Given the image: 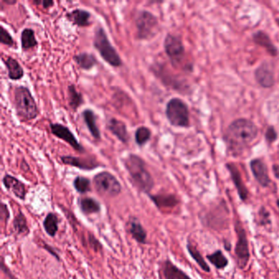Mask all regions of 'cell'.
I'll return each instance as SVG.
<instances>
[{"instance_id": "1", "label": "cell", "mask_w": 279, "mask_h": 279, "mask_svg": "<svg viewBox=\"0 0 279 279\" xmlns=\"http://www.w3.org/2000/svg\"><path fill=\"white\" fill-rule=\"evenodd\" d=\"M256 123L247 118H238L230 123L223 135L227 154L240 157L258 137Z\"/></svg>"}, {"instance_id": "2", "label": "cell", "mask_w": 279, "mask_h": 279, "mask_svg": "<svg viewBox=\"0 0 279 279\" xmlns=\"http://www.w3.org/2000/svg\"><path fill=\"white\" fill-rule=\"evenodd\" d=\"M124 165L134 187L149 195L154 187L155 182L143 158L136 154H129L125 159Z\"/></svg>"}, {"instance_id": "3", "label": "cell", "mask_w": 279, "mask_h": 279, "mask_svg": "<svg viewBox=\"0 0 279 279\" xmlns=\"http://www.w3.org/2000/svg\"><path fill=\"white\" fill-rule=\"evenodd\" d=\"M14 106L22 120H34L39 115L37 103L30 90L25 86H18L14 90Z\"/></svg>"}, {"instance_id": "4", "label": "cell", "mask_w": 279, "mask_h": 279, "mask_svg": "<svg viewBox=\"0 0 279 279\" xmlns=\"http://www.w3.org/2000/svg\"><path fill=\"white\" fill-rule=\"evenodd\" d=\"M93 46L99 53L101 58L113 67H120L123 63L116 49L112 46L106 33L101 26L96 28L93 37Z\"/></svg>"}, {"instance_id": "5", "label": "cell", "mask_w": 279, "mask_h": 279, "mask_svg": "<svg viewBox=\"0 0 279 279\" xmlns=\"http://www.w3.org/2000/svg\"><path fill=\"white\" fill-rule=\"evenodd\" d=\"M166 115L171 125L179 128L190 126L189 109L187 103L178 97H173L167 102Z\"/></svg>"}, {"instance_id": "6", "label": "cell", "mask_w": 279, "mask_h": 279, "mask_svg": "<svg viewBox=\"0 0 279 279\" xmlns=\"http://www.w3.org/2000/svg\"><path fill=\"white\" fill-rule=\"evenodd\" d=\"M93 183L95 190L101 196L115 197L122 191V187L119 180L107 171L97 174L93 177Z\"/></svg>"}, {"instance_id": "7", "label": "cell", "mask_w": 279, "mask_h": 279, "mask_svg": "<svg viewBox=\"0 0 279 279\" xmlns=\"http://www.w3.org/2000/svg\"><path fill=\"white\" fill-rule=\"evenodd\" d=\"M135 26L137 38L140 40H148L152 39L157 34L158 19L152 12L142 10L137 13Z\"/></svg>"}, {"instance_id": "8", "label": "cell", "mask_w": 279, "mask_h": 279, "mask_svg": "<svg viewBox=\"0 0 279 279\" xmlns=\"http://www.w3.org/2000/svg\"><path fill=\"white\" fill-rule=\"evenodd\" d=\"M235 231L238 236V240L234 249L236 261L238 267L241 270H243L247 267L251 255H250L249 242L247 238V232L242 226L240 220L238 219L235 221Z\"/></svg>"}, {"instance_id": "9", "label": "cell", "mask_w": 279, "mask_h": 279, "mask_svg": "<svg viewBox=\"0 0 279 279\" xmlns=\"http://www.w3.org/2000/svg\"><path fill=\"white\" fill-rule=\"evenodd\" d=\"M164 49L166 55L174 67H179L185 60L186 51L181 38L173 34H168L164 40Z\"/></svg>"}, {"instance_id": "10", "label": "cell", "mask_w": 279, "mask_h": 279, "mask_svg": "<svg viewBox=\"0 0 279 279\" xmlns=\"http://www.w3.org/2000/svg\"><path fill=\"white\" fill-rule=\"evenodd\" d=\"M49 127H50L51 133L54 136L68 143L77 152H85V148H84L83 146L81 145L80 142L77 140L74 134L72 133V130L68 127L65 126V125L59 124V123H52Z\"/></svg>"}, {"instance_id": "11", "label": "cell", "mask_w": 279, "mask_h": 279, "mask_svg": "<svg viewBox=\"0 0 279 279\" xmlns=\"http://www.w3.org/2000/svg\"><path fill=\"white\" fill-rule=\"evenodd\" d=\"M255 79L259 86L265 89L272 88L275 85L274 67L269 62H264L255 71Z\"/></svg>"}, {"instance_id": "12", "label": "cell", "mask_w": 279, "mask_h": 279, "mask_svg": "<svg viewBox=\"0 0 279 279\" xmlns=\"http://www.w3.org/2000/svg\"><path fill=\"white\" fill-rule=\"evenodd\" d=\"M250 168L252 171L254 178L261 187H267L271 185L272 180L269 175L267 165L263 160L255 158L250 162Z\"/></svg>"}, {"instance_id": "13", "label": "cell", "mask_w": 279, "mask_h": 279, "mask_svg": "<svg viewBox=\"0 0 279 279\" xmlns=\"http://www.w3.org/2000/svg\"><path fill=\"white\" fill-rule=\"evenodd\" d=\"M227 170L230 174L231 179L233 180V185L235 186L236 189L238 191V196L242 201H247L249 196V191L247 189V186L245 185L240 171L234 163L228 162L225 165Z\"/></svg>"}, {"instance_id": "14", "label": "cell", "mask_w": 279, "mask_h": 279, "mask_svg": "<svg viewBox=\"0 0 279 279\" xmlns=\"http://www.w3.org/2000/svg\"><path fill=\"white\" fill-rule=\"evenodd\" d=\"M2 185L6 189L11 191L14 196L24 201L26 196V188L23 183L14 176L6 174L2 178Z\"/></svg>"}, {"instance_id": "15", "label": "cell", "mask_w": 279, "mask_h": 279, "mask_svg": "<svg viewBox=\"0 0 279 279\" xmlns=\"http://www.w3.org/2000/svg\"><path fill=\"white\" fill-rule=\"evenodd\" d=\"M61 162L64 165L73 166L83 171H92L100 166V165L92 158H81L72 156H62Z\"/></svg>"}, {"instance_id": "16", "label": "cell", "mask_w": 279, "mask_h": 279, "mask_svg": "<svg viewBox=\"0 0 279 279\" xmlns=\"http://www.w3.org/2000/svg\"><path fill=\"white\" fill-rule=\"evenodd\" d=\"M127 228L129 230L132 238L136 241L139 244H146L147 243V231L143 228V225L136 217L130 216L127 222Z\"/></svg>"}, {"instance_id": "17", "label": "cell", "mask_w": 279, "mask_h": 279, "mask_svg": "<svg viewBox=\"0 0 279 279\" xmlns=\"http://www.w3.org/2000/svg\"><path fill=\"white\" fill-rule=\"evenodd\" d=\"M252 39L254 43L257 44L259 46L262 47L266 49L270 56L272 57H277L279 55V51L277 47L275 46L272 39L270 37V35L263 30H258L254 33L252 35Z\"/></svg>"}, {"instance_id": "18", "label": "cell", "mask_w": 279, "mask_h": 279, "mask_svg": "<svg viewBox=\"0 0 279 279\" xmlns=\"http://www.w3.org/2000/svg\"><path fill=\"white\" fill-rule=\"evenodd\" d=\"M107 128L116 137L117 139L123 143H128L129 140V134L128 133L126 125L121 120L115 118H111L107 122Z\"/></svg>"}, {"instance_id": "19", "label": "cell", "mask_w": 279, "mask_h": 279, "mask_svg": "<svg viewBox=\"0 0 279 279\" xmlns=\"http://www.w3.org/2000/svg\"><path fill=\"white\" fill-rule=\"evenodd\" d=\"M149 197L158 209H171L176 207L180 200L174 194L160 193L156 195L149 194Z\"/></svg>"}, {"instance_id": "20", "label": "cell", "mask_w": 279, "mask_h": 279, "mask_svg": "<svg viewBox=\"0 0 279 279\" xmlns=\"http://www.w3.org/2000/svg\"><path fill=\"white\" fill-rule=\"evenodd\" d=\"M162 270L165 279H191L186 273L174 265L170 260H166L162 263Z\"/></svg>"}, {"instance_id": "21", "label": "cell", "mask_w": 279, "mask_h": 279, "mask_svg": "<svg viewBox=\"0 0 279 279\" xmlns=\"http://www.w3.org/2000/svg\"><path fill=\"white\" fill-rule=\"evenodd\" d=\"M67 18L72 21L74 25L81 27H86L91 24L90 18L91 13L89 11L84 9H75L72 12L67 14Z\"/></svg>"}, {"instance_id": "22", "label": "cell", "mask_w": 279, "mask_h": 279, "mask_svg": "<svg viewBox=\"0 0 279 279\" xmlns=\"http://www.w3.org/2000/svg\"><path fill=\"white\" fill-rule=\"evenodd\" d=\"M84 121L86 123V126L88 128L89 131L95 139L99 140L101 139V133L99 129L97 126L96 121H97V116L95 115L94 111L91 109H86L82 112Z\"/></svg>"}, {"instance_id": "23", "label": "cell", "mask_w": 279, "mask_h": 279, "mask_svg": "<svg viewBox=\"0 0 279 279\" xmlns=\"http://www.w3.org/2000/svg\"><path fill=\"white\" fill-rule=\"evenodd\" d=\"M3 62L7 67V76L11 81H19L23 77V68L15 58L7 57Z\"/></svg>"}, {"instance_id": "24", "label": "cell", "mask_w": 279, "mask_h": 279, "mask_svg": "<svg viewBox=\"0 0 279 279\" xmlns=\"http://www.w3.org/2000/svg\"><path fill=\"white\" fill-rule=\"evenodd\" d=\"M78 205L81 212L86 215L97 214L101 210V204L94 198L89 196L79 199Z\"/></svg>"}, {"instance_id": "25", "label": "cell", "mask_w": 279, "mask_h": 279, "mask_svg": "<svg viewBox=\"0 0 279 279\" xmlns=\"http://www.w3.org/2000/svg\"><path fill=\"white\" fill-rule=\"evenodd\" d=\"M75 62L81 69L90 70L97 64V59L93 54L89 53H81L74 57Z\"/></svg>"}, {"instance_id": "26", "label": "cell", "mask_w": 279, "mask_h": 279, "mask_svg": "<svg viewBox=\"0 0 279 279\" xmlns=\"http://www.w3.org/2000/svg\"><path fill=\"white\" fill-rule=\"evenodd\" d=\"M186 247H187V252L189 253L190 256L198 265L199 267L201 268L204 272L210 273V266H208L205 259L203 258V256H201V254L200 253L198 250L196 249V247L193 244H191L189 241L187 242Z\"/></svg>"}, {"instance_id": "27", "label": "cell", "mask_w": 279, "mask_h": 279, "mask_svg": "<svg viewBox=\"0 0 279 279\" xmlns=\"http://www.w3.org/2000/svg\"><path fill=\"white\" fill-rule=\"evenodd\" d=\"M58 215L55 213L49 212L44 219V228L48 235L50 237H55L58 231Z\"/></svg>"}, {"instance_id": "28", "label": "cell", "mask_w": 279, "mask_h": 279, "mask_svg": "<svg viewBox=\"0 0 279 279\" xmlns=\"http://www.w3.org/2000/svg\"><path fill=\"white\" fill-rule=\"evenodd\" d=\"M21 48L24 50L32 49L38 44L35 38V31L30 28H25L21 35Z\"/></svg>"}, {"instance_id": "29", "label": "cell", "mask_w": 279, "mask_h": 279, "mask_svg": "<svg viewBox=\"0 0 279 279\" xmlns=\"http://www.w3.org/2000/svg\"><path fill=\"white\" fill-rule=\"evenodd\" d=\"M13 228L14 231L19 235H27L30 233L27 220L21 211H19L18 214L14 218Z\"/></svg>"}, {"instance_id": "30", "label": "cell", "mask_w": 279, "mask_h": 279, "mask_svg": "<svg viewBox=\"0 0 279 279\" xmlns=\"http://www.w3.org/2000/svg\"><path fill=\"white\" fill-rule=\"evenodd\" d=\"M206 259L218 270H224L228 265V260L220 250H217L214 253L207 255Z\"/></svg>"}, {"instance_id": "31", "label": "cell", "mask_w": 279, "mask_h": 279, "mask_svg": "<svg viewBox=\"0 0 279 279\" xmlns=\"http://www.w3.org/2000/svg\"><path fill=\"white\" fill-rule=\"evenodd\" d=\"M68 97H69L70 106L74 111H76L77 108L84 103L83 96L81 93L77 91L74 85H71L68 87Z\"/></svg>"}, {"instance_id": "32", "label": "cell", "mask_w": 279, "mask_h": 279, "mask_svg": "<svg viewBox=\"0 0 279 279\" xmlns=\"http://www.w3.org/2000/svg\"><path fill=\"white\" fill-rule=\"evenodd\" d=\"M151 136H152V132L148 127L140 126L136 129L135 134H134V139H135V143L139 147H143L150 140Z\"/></svg>"}, {"instance_id": "33", "label": "cell", "mask_w": 279, "mask_h": 279, "mask_svg": "<svg viewBox=\"0 0 279 279\" xmlns=\"http://www.w3.org/2000/svg\"><path fill=\"white\" fill-rule=\"evenodd\" d=\"M73 186L79 193L85 194L91 191L90 180L88 178L83 177V176H77L74 180Z\"/></svg>"}, {"instance_id": "34", "label": "cell", "mask_w": 279, "mask_h": 279, "mask_svg": "<svg viewBox=\"0 0 279 279\" xmlns=\"http://www.w3.org/2000/svg\"><path fill=\"white\" fill-rule=\"evenodd\" d=\"M259 224L262 226H267L272 224L270 219V213L265 206H261L258 211Z\"/></svg>"}, {"instance_id": "35", "label": "cell", "mask_w": 279, "mask_h": 279, "mask_svg": "<svg viewBox=\"0 0 279 279\" xmlns=\"http://www.w3.org/2000/svg\"><path fill=\"white\" fill-rule=\"evenodd\" d=\"M0 43L9 47L14 45V40L12 35H10V33L2 25L0 26Z\"/></svg>"}, {"instance_id": "36", "label": "cell", "mask_w": 279, "mask_h": 279, "mask_svg": "<svg viewBox=\"0 0 279 279\" xmlns=\"http://www.w3.org/2000/svg\"><path fill=\"white\" fill-rule=\"evenodd\" d=\"M278 137H279V135H278L277 131H276L275 127L273 125L268 127L266 134H265V139H266V142L268 145H271L275 143V141H277Z\"/></svg>"}, {"instance_id": "37", "label": "cell", "mask_w": 279, "mask_h": 279, "mask_svg": "<svg viewBox=\"0 0 279 279\" xmlns=\"http://www.w3.org/2000/svg\"><path fill=\"white\" fill-rule=\"evenodd\" d=\"M0 218L2 221H7L10 218V211L7 208V205L4 203L1 204V209H0Z\"/></svg>"}, {"instance_id": "38", "label": "cell", "mask_w": 279, "mask_h": 279, "mask_svg": "<svg viewBox=\"0 0 279 279\" xmlns=\"http://www.w3.org/2000/svg\"><path fill=\"white\" fill-rule=\"evenodd\" d=\"M90 242L91 247H93V249L95 251H97V250L101 249V245L100 244V242L96 239V238L93 237V236H91L90 234Z\"/></svg>"}, {"instance_id": "39", "label": "cell", "mask_w": 279, "mask_h": 279, "mask_svg": "<svg viewBox=\"0 0 279 279\" xmlns=\"http://www.w3.org/2000/svg\"><path fill=\"white\" fill-rule=\"evenodd\" d=\"M33 3L35 5L42 4L44 8H49V7H53L54 2L48 0V1H42V2L41 1H34Z\"/></svg>"}, {"instance_id": "40", "label": "cell", "mask_w": 279, "mask_h": 279, "mask_svg": "<svg viewBox=\"0 0 279 279\" xmlns=\"http://www.w3.org/2000/svg\"><path fill=\"white\" fill-rule=\"evenodd\" d=\"M44 248H45V249L47 250V251H49V253L51 254V255H53V256H55L56 258H57V260H58V261H59V256H58V254L56 253L55 251H54V250H53V248H52V247H49V245L48 244H44Z\"/></svg>"}, {"instance_id": "41", "label": "cell", "mask_w": 279, "mask_h": 279, "mask_svg": "<svg viewBox=\"0 0 279 279\" xmlns=\"http://www.w3.org/2000/svg\"><path fill=\"white\" fill-rule=\"evenodd\" d=\"M273 173H274V176L275 177L279 180V164H274L272 166Z\"/></svg>"}, {"instance_id": "42", "label": "cell", "mask_w": 279, "mask_h": 279, "mask_svg": "<svg viewBox=\"0 0 279 279\" xmlns=\"http://www.w3.org/2000/svg\"><path fill=\"white\" fill-rule=\"evenodd\" d=\"M224 249L226 250V251H228V252H230L231 251L230 243H229V242H228V241L226 240V241H224Z\"/></svg>"}, {"instance_id": "43", "label": "cell", "mask_w": 279, "mask_h": 279, "mask_svg": "<svg viewBox=\"0 0 279 279\" xmlns=\"http://www.w3.org/2000/svg\"><path fill=\"white\" fill-rule=\"evenodd\" d=\"M2 2H5L6 4L13 5L16 3V1H13V0H12V1H9V0H2Z\"/></svg>"}, {"instance_id": "44", "label": "cell", "mask_w": 279, "mask_h": 279, "mask_svg": "<svg viewBox=\"0 0 279 279\" xmlns=\"http://www.w3.org/2000/svg\"><path fill=\"white\" fill-rule=\"evenodd\" d=\"M277 205H278V208H279V199H278L277 200Z\"/></svg>"}, {"instance_id": "45", "label": "cell", "mask_w": 279, "mask_h": 279, "mask_svg": "<svg viewBox=\"0 0 279 279\" xmlns=\"http://www.w3.org/2000/svg\"><path fill=\"white\" fill-rule=\"evenodd\" d=\"M276 21H277L278 25H279V18H278L277 20H276Z\"/></svg>"}, {"instance_id": "46", "label": "cell", "mask_w": 279, "mask_h": 279, "mask_svg": "<svg viewBox=\"0 0 279 279\" xmlns=\"http://www.w3.org/2000/svg\"></svg>"}]
</instances>
